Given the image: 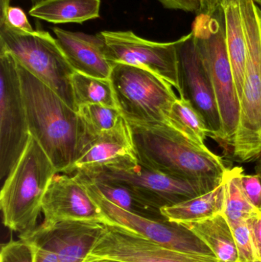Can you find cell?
Masks as SVG:
<instances>
[{"mask_svg":"<svg viewBox=\"0 0 261 262\" xmlns=\"http://www.w3.org/2000/svg\"><path fill=\"white\" fill-rule=\"evenodd\" d=\"M55 38L75 72L99 78H110L114 64L107 55L101 33L90 35L54 28Z\"/></svg>","mask_w":261,"mask_h":262,"instance_id":"cell-17","label":"cell"},{"mask_svg":"<svg viewBox=\"0 0 261 262\" xmlns=\"http://www.w3.org/2000/svg\"><path fill=\"white\" fill-rule=\"evenodd\" d=\"M84 262H122L116 261V260L110 259V258H100V257H93L88 255Z\"/></svg>","mask_w":261,"mask_h":262,"instance_id":"cell-35","label":"cell"},{"mask_svg":"<svg viewBox=\"0 0 261 262\" xmlns=\"http://www.w3.org/2000/svg\"><path fill=\"white\" fill-rule=\"evenodd\" d=\"M169 126L197 146L207 147L205 141L209 132L206 124L200 114L185 98H178L173 104L169 115Z\"/></svg>","mask_w":261,"mask_h":262,"instance_id":"cell-24","label":"cell"},{"mask_svg":"<svg viewBox=\"0 0 261 262\" xmlns=\"http://www.w3.org/2000/svg\"><path fill=\"white\" fill-rule=\"evenodd\" d=\"M104 225L88 222L42 223L19 238L31 240L55 252L58 262H84L104 229Z\"/></svg>","mask_w":261,"mask_h":262,"instance_id":"cell-15","label":"cell"},{"mask_svg":"<svg viewBox=\"0 0 261 262\" xmlns=\"http://www.w3.org/2000/svg\"><path fill=\"white\" fill-rule=\"evenodd\" d=\"M100 33L107 45V55L112 63L148 69L180 92L176 41H150L131 31H104Z\"/></svg>","mask_w":261,"mask_h":262,"instance_id":"cell-12","label":"cell"},{"mask_svg":"<svg viewBox=\"0 0 261 262\" xmlns=\"http://www.w3.org/2000/svg\"><path fill=\"white\" fill-rule=\"evenodd\" d=\"M78 113L84 128V147L99 134L113 128L122 116L117 107L101 104L81 106Z\"/></svg>","mask_w":261,"mask_h":262,"instance_id":"cell-26","label":"cell"},{"mask_svg":"<svg viewBox=\"0 0 261 262\" xmlns=\"http://www.w3.org/2000/svg\"><path fill=\"white\" fill-rule=\"evenodd\" d=\"M75 174L84 181L90 183L104 198L117 207L147 218L167 220L161 214L160 209L147 203L130 188L111 182L91 180L80 174Z\"/></svg>","mask_w":261,"mask_h":262,"instance_id":"cell-22","label":"cell"},{"mask_svg":"<svg viewBox=\"0 0 261 262\" xmlns=\"http://www.w3.org/2000/svg\"><path fill=\"white\" fill-rule=\"evenodd\" d=\"M136 159L131 127L121 116L113 128L99 134L86 145L67 174L90 172Z\"/></svg>","mask_w":261,"mask_h":262,"instance_id":"cell-16","label":"cell"},{"mask_svg":"<svg viewBox=\"0 0 261 262\" xmlns=\"http://www.w3.org/2000/svg\"><path fill=\"white\" fill-rule=\"evenodd\" d=\"M224 0H202V10L200 14L210 15L219 6H222Z\"/></svg>","mask_w":261,"mask_h":262,"instance_id":"cell-34","label":"cell"},{"mask_svg":"<svg viewBox=\"0 0 261 262\" xmlns=\"http://www.w3.org/2000/svg\"><path fill=\"white\" fill-rule=\"evenodd\" d=\"M18 64L30 135L58 172L67 174L84 147V128L78 112Z\"/></svg>","mask_w":261,"mask_h":262,"instance_id":"cell-1","label":"cell"},{"mask_svg":"<svg viewBox=\"0 0 261 262\" xmlns=\"http://www.w3.org/2000/svg\"><path fill=\"white\" fill-rule=\"evenodd\" d=\"M33 1H35L36 3H38V2L42 1V0H33Z\"/></svg>","mask_w":261,"mask_h":262,"instance_id":"cell-39","label":"cell"},{"mask_svg":"<svg viewBox=\"0 0 261 262\" xmlns=\"http://www.w3.org/2000/svg\"><path fill=\"white\" fill-rule=\"evenodd\" d=\"M72 89L77 110L85 104L117 107L110 78H99L75 72Z\"/></svg>","mask_w":261,"mask_h":262,"instance_id":"cell-25","label":"cell"},{"mask_svg":"<svg viewBox=\"0 0 261 262\" xmlns=\"http://www.w3.org/2000/svg\"><path fill=\"white\" fill-rule=\"evenodd\" d=\"M138 159L178 178L219 186L228 168L208 147H201L167 124H130Z\"/></svg>","mask_w":261,"mask_h":262,"instance_id":"cell-2","label":"cell"},{"mask_svg":"<svg viewBox=\"0 0 261 262\" xmlns=\"http://www.w3.org/2000/svg\"><path fill=\"white\" fill-rule=\"evenodd\" d=\"M225 205V186L222 183L210 192L186 201L160 209L162 216L170 223H197L222 214Z\"/></svg>","mask_w":261,"mask_h":262,"instance_id":"cell-21","label":"cell"},{"mask_svg":"<svg viewBox=\"0 0 261 262\" xmlns=\"http://www.w3.org/2000/svg\"><path fill=\"white\" fill-rule=\"evenodd\" d=\"M180 97L191 103L206 124L209 137L223 142L222 121L212 84L193 34L176 41Z\"/></svg>","mask_w":261,"mask_h":262,"instance_id":"cell-11","label":"cell"},{"mask_svg":"<svg viewBox=\"0 0 261 262\" xmlns=\"http://www.w3.org/2000/svg\"><path fill=\"white\" fill-rule=\"evenodd\" d=\"M110 80L116 106L130 124H167L178 97L173 86L144 68L116 63Z\"/></svg>","mask_w":261,"mask_h":262,"instance_id":"cell-5","label":"cell"},{"mask_svg":"<svg viewBox=\"0 0 261 262\" xmlns=\"http://www.w3.org/2000/svg\"><path fill=\"white\" fill-rule=\"evenodd\" d=\"M181 226L194 233L219 262H238V252L232 229L223 214L197 223Z\"/></svg>","mask_w":261,"mask_h":262,"instance_id":"cell-18","label":"cell"},{"mask_svg":"<svg viewBox=\"0 0 261 262\" xmlns=\"http://www.w3.org/2000/svg\"><path fill=\"white\" fill-rule=\"evenodd\" d=\"M89 255L122 262H219L214 256L168 249L113 225H104Z\"/></svg>","mask_w":261,"mask_h":262,"instance_id":"cell-13","label":"cell"},{"mask_svg":"<svg viewBox=\"0 0 261 262\" xmlns=\"http://www.w3.org/2000/svg\"><path fill=\"white\" fill-rule=\"evenodd\" d=\"M101 0H42L29 10L34 18L53 24L81 23L100 17Z\"/></svg>","mask_w":261,"mask_h":262,"instance_id":"cell-20","label":"cell"},{"mask_svg":"<svg viewBox=\"0 0 261 262\" xmlns=\"http://www.w3.org/2000/svg\"><path fill=\"white\" fill-rule=\"evenodd\" d=\"M81 180L85 183L90 196L108 220V225L124 228L139 236L178 252L214 256L209 249L184 226L124 210L104 198L88 182Z\"/></svg>","mask_w":261,"mask_h":262,"instance_id":"cell-10","label":"cell"},{"mask_svg":"<svg viewBox=\"0 0 261 262\" xmlns=\"http://www.w3.org/2000/svg\"><path fill=\"white\" fill-rule=\"evenodd\" d=\"M242 167L228 168L224 175L225 205L222 214L230 226L248 221L251 217L261 213L247 198L242 189L241 177Z\"/></svg>","mask_w":261,"mask_h":262,"instance_id":"cell-23","label":"cell"},{"mask_svg":"<svg viewBox=\"0 0 261 262\" xmlns=\"http://www.w3.org/2000/svg\"><path fill=\"white\" fill-rule=\"evenodd\" d=\"M35 246L26 238L12 240L2 246L0 262H34Z\"/></svg>","mask_w":261,"mask_h":262,"instance_id":"cell-27","label":"cell"},{"mask_svg":"<svg viewBox=\"0 0 261 262\" xmlns=\"http://www.w3.org/2000/svg\"><path fill=\"white\" fill-rule=\"evenodd\" d=\"M228 57L239 99L242 98L247 61V44L239 0H224Z\"/></svg>","mask_w":261,"mask_h":262,"instance_id":"cell-19","label":"cell"},{"mask_svg":"<svg viewBox=\"0 0 261 262\" xmlns=\"http://www.w3.org/2000/svg\"><path fill=\"white\" fill-rule=\"evenodd\" d=\"M0 49L9 52L20 66L78 112L72 89L75 70L56 38L44 31L21 32L0 24Z\"/></svg>","mask_w":261,"mask_h":262,"instance_id":"cell-6","label":"cell"},{"mask_svg":"<svg viewBox=\"0 0 261 262\" xmlns=\"http://www.w3.org/2000/svg\"><path fill=\"white\" fill-rule=\"evenodd\" d=\"M0 24L7 25L12 29L21 32H32L35 31L29 23L24 11L15 6H9L4 15L0 16Z\"/></svg>","mask_w":261,"mask_h":262,"instance_id":"cell-29","label":"cell"},{"mask_svg":"<svg viewBox=\"0 0 261 262\" xmlns=\"http://www.w3.org/2000/svg\"><path fill=\"white\" fill-rule=\"evenodd\" d=\"M164 7L170 9H179L185 12L201 13L202 0H158Z\"/></svg>","mask_w":261,"mask_h":262,"instance_id":"cell-31","label":"cell"},{"mask_svg":"<svg viewBox=\"0 0 261 262\" xmlns=\"http://www.w3.org/2000/svg\"><path fill=\"white\" fill-rule=\"evenodd\" d=\"M18 64L0 49V178L16 164L30 137Z\"/></svg>","mask_w":261,"mask_h":262,"instance_id":"cell-9","label":"cell"},{"mask_svg":"<svg viewBox=\"0 0 261 262\" xmlns=\"http://www.w3.org/2000/svg\"><path fill=\"white\" fill-rule=\"evenodd\" d=\"M75 173L91 180L111 182L130 188L158 209L199 196L218 186L168 175L147 166L139 159L125 160L97 170Z\"/></svg>","mask_w":261,"mask_h":262,"instance_id":"cell-8","label":"cell"},{"mask_svg":"<svg viewBox=\"0 0 261 262\" xmlns=\"http://www.w3.org/2000/svg\"><path fill=\"white\" fill-rule=\"evenodd\" d=\"M257 262H261V213L247 221Z\"/></svg>","mask_w":261,"mask_h":262,"instance_id":"cell-32","label":"cell"},{"mask_svg":"<svg viewBox=\"0 0 261 262\" xmlns=\"http://www.w3.org/2000/svg\"><path fill=\"white\" fill-rule=\"evenodd\" d=\"M238 252V262H257L247 222L231 226Z\"/></svg>","mask_w":261,"mask_h":262,"instance_id":"cell-28","label":"cell"},{"mask_svg":"<svg viewBox=\"0 0 261 262\" xmlns=\"http://www.w3.org/2000/svg\"><path fill=\"white\" fill-rule=\"evenodd\" d=\"M257 18H258L259 21V29H260V41H261V9L260 8L257 6Z\"/></svg>","mask_w":261,"mask_h":262,"instance_id":"cell-37","label":"cell"},{"mask_svg":"<svg viewBox=\"0 0 261 262\" xmlns=\"http://www.w3.org/2000/svg\"><path fill=\"white\" fill-rule=\"evenodd\" d=\"M242 189L250 203L261 212V180L258 175H246L242 172L241 177Z\"/></svg>","mask_w":261,"mask_h":262,"instance_id":"cell-30","label":"cell"},{"mask_svg":"<svg viewBox=\"0 0 261 262\" xmlns=\"http://www.w3.org/2000/svg\"><path fill=\"white\" fill-rule=\"evenodd\" d=\"M42 224L61 222H88L108 225V220L78 177L57 172L42 200Z\"/></svg>","mask_w":261,"mask_h":262,"instance_id":"cell-14","label":"cell"},{"mask_svg":"<svg viewBox=\"0 0 261 262\" xmlns=\"http://www.w3.org/2000/svg\"><path fill=\"white\" fill-rule=\"evenodd\" d=\"M258 161H257V165H256V174L259 176L261 180V154L260 157H258Z\"/></svg>","mask_w":261,"mask_h":262,"instance_id":"cell-36","label":"cell"},{"mask_svg":"<svg viewBox=\"0 0 261 262\" xmlns=\"http://www.w3.org/2000/svg\"><path fill=\"white\" fill-rule=\"evenodd\" d=\"M191 32L212 84L222 121L223 142L232 146L240 121L241 103L227 49L222 6L210 15H197Z\"/></svg>","mask_w":261,"mask_h":262,"instance_id":"cell-4","label":"cell"},{"mask_svg":"<svg viewBox=\"0 0 261 262\" xmlns=\"http://www.w3.org/2000/svg\"><path fill=\"white\" fill-rule=\"evenodd\" d=\"M254 2L257 3V4L260 5L261 6V0H254Z\"/></svg>","mask_w":261,"mask_h":262,"instance_id":"cell-38","label":"cell"},{"mask_svg":"<svg viewBox=\"0 0 261 262\" xmlns=\"http://www.w3.org/2000/svg\"><path fill=\"white\" fill-rule=\"evenodd\" d=\"M247 44V61L241 98L240 121L232 146L242 162L261 154V41L257 6L254 0H239Z\"/></svg>","mask_w":261,"mask_h":262,"instance_id":"cell-7","label":"cell"},{"mask_svg":"<svg viewBox=\"0 0 261 262\" xmlns=\"http://www.w3.org/2000/svg\"><path fill=\"white\" fill-rule=\"evenodd\" d=\"M31 242L35 246V261L34 262H58V256L53 251L43 247L34 242Z\"/></svg>","mask_w":261,"mask_h":262,"instance_id":"cell-33","label":"cell"},{"mask_svg":"<svg viewBox=\"0 0 261 262\" xmlns=\"http://www.w3.org/2000/svg\"><path fill=\"white\" fill-rule=\"evenodd\" d=\"M57 172L43 148L30 136L26 149L1 189L0 208L6 228L19 236L36 229L42 212L43 198Z\"/></svg>","mask_w":261,"mask_h":262,"instance_id":"cell-3","label":"cell"}]
</instances>
